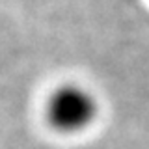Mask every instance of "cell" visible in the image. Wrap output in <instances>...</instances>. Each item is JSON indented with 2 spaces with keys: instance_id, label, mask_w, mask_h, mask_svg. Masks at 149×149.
Masks as SVG:
<instances>
[{
  "instance_id": "cell-1",
  "label": "cell",
  "mask_w": 149,
  "mask_h": 149,
  "mask_svg": "<svg viewBox=\"0 0 149 149\" xmlns=\"http://www.w3.org/2000/svg\"><path fill=\"white\" fill-rule=\"evenodd\" d=\"M97 102L90 91L74 84H63L56 88L49 97L47 116L52 127L62 132H77L93 121Z\"/></svg>"
}]
</instances>
